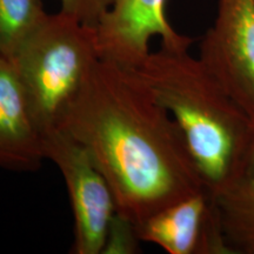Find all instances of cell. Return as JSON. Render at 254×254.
Masks as SVG:
<instances>
[{
	"mask_svg": "<svg viewBox=\"0 0 254 254\" xmlns=\"http://www.w3.org/2000/svg\"><path fill=\"white\" fill-rule=\"evenodd\" d=\"M57 127L87 148L135 225L207 189L168 111L112 63L100 59Z\"/></svg>",
	"mask_w": 254,
	"mask_h": 254,
	"instance_id": "6da1fadb",
	"label": "cell"
},
{
	"mask_svg": "<svg viewBox=\"0 0 254 254\" xmlns=\"http://www.w3.org/2000/svg\"><path fill=\"white\" fill-rule=\"evenodd\" d=\"M128 71L171 114L209 192L236 183L252 120L201 60L161 46Z\"/></svg>",
	"mask_w": 254,
	"mask_h": 254,
	"instance_id": "7a4b0ae2",
	"label": "cell"
},
{
	"mask_svg": "<svg viewBox=\"0 0 254 254\" xmlns=\"http://www.w3.org/2000/svg\"><path fill=\"white\" fill-rule=\"evenodd\" d=\"M12 62L43 132L57 128L100 62L97 31L62 11L47 13Z\"/></svg>",
	"mask_w": 254,
	"mask_h": 254,
	"instance_id": "3957f363",
	"label": "cell"
},
{
	"mask_svg": "<svg viewBox=\"0 0 254 254\" xmlns=\"http://www.w3.org/2000/svg\"><path fill=\"white\" fill-rule=\"evenodd\" d=\"M45 158L56 164L67 189L74 220V254H101L117 202L87 148L63 128L44 132Z\"/></svg>",
	"mask_w": 254,
	"mask_h": 254,
	"instance_id": "277c9868",
	"label": "cell"
},
{
	"mask_svg": "<svg viewBox=\"0 0 254 254\" xmlns=\"http://www.w3.org/2000/svg\"><path fill=\"white\" fill-rule=\"evenodd\" d=\"M199 59L254 122V0H218Z\"/></svg>",
	"mask_w": 254,
	"mask_h": 254,
	"instance_id": "5b68a950",
	"label": "cell"
},
{
	"mask_svg": "<svg viewBox=\"0 0 254 254\" xmlns=\"http://www.w3.org/2000/svg\"><path fill=\"white\" fill-rule=\"evenodd\" d=\"M167 0H114L98 27L101 60L125 69L140 66L151 53L150 41L159 37L161 46L190 49L192 39L178 33L166 18Z\"/></svg>",
	"mask_w": 254,
	"mask_h": 254,
	"instance_id": "8992f818",
	"label": "cell"
},
{
	"mask_svg": "<svg viewBox=\"0 0 254 254\" xmlns=\"http://www.w3.org/2000/svg\"><path fill=\"white\" fill-rule=\"evenodd\" d=\"M135 227L140 241L168 254H234L217 199L207 189L160 209Z\"/></svg>",
	"mask_w": 254,
	"mask_h": 254,
	"instance_id": "52a82bcc",
	"label": "cell"
},
{
	"mask_svg": "<svg viewBox=\"0 0 254 254\" xmlns=\"http://www.w3.org/2000/svg\"><path fill=\"white\" fill-rule=\"evenodd\" d=\"M45 159L44 132L14 64L0 56V168L36 171Z\"/></svg>",
	"mask_w": 254,
	"mask_h": 254,
	"instance_id": "ba28073f",
	"label": "cell"
},
{
	"mask_svg": "<svg viewBox=\"0 0 254 254\" xmlns=\"http://www.w3.org/2000/svg\"><path fill=\"white\" fill-rule=\"evenodd\" d=\"M214 196L234 254H254V180H238Z\"/></svg>",
	"mask_w": 254,
	"mask_h": 254,
	"instance_id": "9c48e42d",
	"label": "cell"
},
{
	"mask_svg": "<svg viewBox=\"0 0 254 254\" xmlns=\"http://www.w3.org/2000/svg\"><path fill=\"white\" fill-rule=\"evenodd\" d=\"M46 14L41 0H0V56L13 58Z\"/></svg>",
	"mask_w": 254,
	"mask_h": 254,
	"instance_id": "30bf717a",
	"label": "cell"
},
{
	"mask_svg": "<svg viewBox=\"0 0 254 254\" xmlns=\"http://www.w3.org/2000/svg\"><path fill=\"white\" fill-rule=\"evenodd\" d=\"M141 241L136 233L135 224L125 215L116 212L107 231L101 254H133L139 250Z\"/></svg>",
	"mask_w": 254,
	"mask_h": 254,
	"instance_id": "8fae6325",
	"label": "cell"
},
{
	"mask_svg": "<svg viewBox=\"0 0 254 254\" xmlns=\"http://www.w3.org/2000/svg\"><path fill=\"white\" fill-rule=\"evenodd\" d=\"M113 2L114 0H60V11L77 19L85 26L97 28Z\"/></svg>",
	"mask_w": 254,
	"mask_h": 254,
	"instance_id": "7c38bea8",
	"label": "cell"
},
{
	"mask_svg": "<svg viewBox=\"0 0 254 254\" xmlns=\"http://www.w3.org/2000/svg\"><path fill=\"white\" fill-rule=\"evenodd\" d=\"M240 179L254 180V122L251 123L245 147L241 153L239 170H238V180Z\"/></svg>",
	"mask_w": 254,
	"mask_h": 254,
	"instance_id": "4fadbf2b",
	"label": "cell"
}]
</instances>
